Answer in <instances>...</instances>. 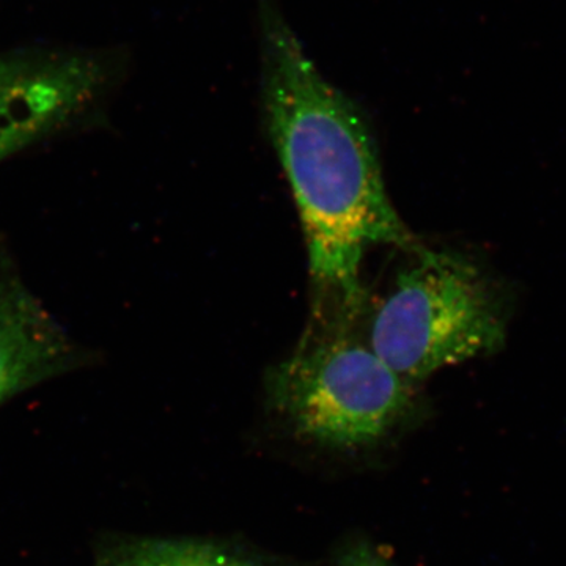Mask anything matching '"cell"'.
I'll return each instance as SVG.
<instances>
[{
  "label": "cell",
  "mask_w": 566,
  "mask_h": 566,
  "mask_svg": "<svg viewBox=\"0 0 566 566\" xmlns=\"http://www.w3.org/2000/svg\"><path fill=\"white\" fill-rule=\"evenodd\" d=\"M109 566H126V564H115V565H109Z\"/></svg>",
  "instance_id": "obj_8"
},
{
  "label": "cell",
  "mask_w": 566,
  "mask_h": 566,
  "mask_svg": "<svg viewBox=\"0 0 566 566\" xmlns=\"http://www.w3.org/2000/svg\"><path fill=\"white\" fill-rule=\"evenodd\" d=\"M411 255L371 311L365 338L419 387L442 368L499 352L510 312L501 283L468 256L422 244Z\"/></svg>",
  "instance_id": "obj_2"
},
{
  "label": "cell",
  "mask_w": 566,
  "mask_h": 566,
  "mask_svg": "<svg viewBox=\"0 0 566 566\" xmlns=\"http://www.w3.org/2000/svg\"><path fill=\"white\" fill-rule=\"evenodd\" d=\"M342 566H394L378 551L368 546H360L346 556Z\"/></svg>",
  "instance_id": "obj_7"
},
{
  "label": "cell",
  "mask_w": 566,
  "mask_h": 566,
  "mask_svg": "<svg viewBox=\"0 0 566 566\" xmlns=\"http://www.w3.org/2000/svg\"><path fill=\"white\" fill-rule=\"evenodd\" d=\"M256 9L264 125L300 212L315 318L354 322L365 307V253L420 243L387 193L367 115L319 73L275 0Z\"/></svg>",
  "instance_id": "obj_1"
},
{
  "label": "cell",
  "mask_w": 566,
  "mask_h": 566,
  "mask_svg": "<svg viewBox=\"0 0 566 566\" xmlns=\"http://www.w3.org/2000/svg\"><path fill=\"white\" fill-rule=\"evenodd\" d=\"M268 394L297 434L335 449L375 444L416 403L406 382L374 352L356 322L315 319L292 356L268 376Z\"/></svg>",
  "instance_id": "obj_3"
},
{
  "label": "cell",
  "mask_w": 566,
  "mask_h": 566,
  "mask_svg": "<svg viewBox=\"0 0 566 566\" xmlns=\"http://www.w3.org/2000/svg\"><path fill=\"white\" fill-rule=\"evenodd\" d=\"M96 82L80 59H0V163L73 117Z\"/></svg>",
  "instance_id": "obj_4"
},
{
  "label": "cell",
  "mask_w": 566,
  "mask_h": 566,
  "mask_svg": "<svg viewBox=\"0 0 566 566\" xmlns=\"http://www.w3.org/2000/svg\"><path fill=\"white\" fill-rule=\"evenodd\" d=\"M126 566H263L207 543L161 542L137 546Z\"/></svg>",
  "instance_id": "obj_6"
},
{
  "label": "cell",
  "mask_w": 566,
  "mask_h": 566,
  "mask_svg": "<svg viewBox=\"0 0 566 566\" xmlns=\"http://www.w3.org/2000/svg\"><path fill=\"white\" fill-rule=\"evenodd\" d=\"M76 342L10 266H0V405L69 374L82 363Z\"/></svg>",
  "instance_id": "obj_5"
}]
</instances>
